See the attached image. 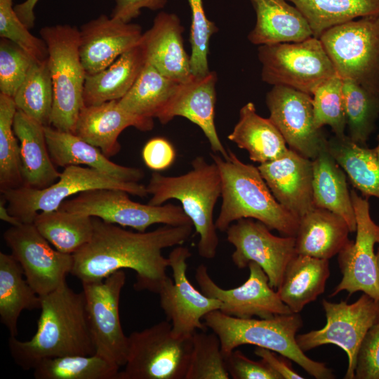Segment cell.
<instances>
[{
    "label": "cell",
    "instance_id": "obj_1",
    "mask_svg": "<svg viewBox=\"0 0 379 379\" xmlns=\"http://www.w3.org/2000/svg\"><path fill=\"white\" fill-rule=\"evenodd\" d=\"M91 240L73 254L70 274L81 283L101 281L124 269L136 273L134 288L158 294L168 280L165 248L180 246L191 237L193 225H164L149 232H131L92 217Z\"/></svg>",
    "mask_w": 379,
    "mask_h": 379
},
{
    "label": "cell",
    "instance_id": "obj_2",
    "mask_svg": "<svg viewBox=\"0 0 379 379\" xmlns=\"http://www.w3.org/2000/svg\"><path fill=\"white\" fill-rule=\"evenodd\" d=\"M41 314L29 340L8 338L11 357L25 371L46 359L95 354L83 291L77 293L67 282L41 297Z\"/></svg>",
    "mask_w": 379,
    "mask_h": 379
},
{
    "label": "cell",
    "instance_id": "obj_3",
    "mask_svg": "<svg viewBox=\"0 0 379 379\" xmlns=\"http://www.w3.org/2000/svg\"><path fill=\"white\" fill-rule=\"evenodd\" d=\"M227 150L226 158L211 154L218 168L222 185V204L215 222L217 230L225 232L235 221L252 218L270 230L295 237L300 219L277 201L258 167L242 162L233 152Z\"/></svg>",
    "mask_w": 379,
    "mask_h": 379
},
{
    "label": "cell",
    "instance_id": "obj_4",
    "mask_svg": "<svg viewBox=\"0 0 379 379\" xmlns=\"http://www.w3.org/2000/svg\"><path fill=\"white\" fill-rule=\"evenodd\" d=\"M151 194L148 204L162 205L177 199L199 234V255L205 259L215 257L219 244L213 211L221 197V178L216 164L198 156L192 161V169L178 176L154 172L146 186Z\"/></svg>",
    "mask_w": 379,
    "mask_h": 379
},
{
    "label": "cell",
    "instance_id": "obj_5",
    "mask_svg": "<svg viewBox=\"0 0 379 379\" xmlns=\"http://www.w3.org/2000/svg\"><path fill=\"white\" fill-rule=\"evenodd\" d=\"M203 320L205 326L218 336L224 357L239 346L253 345L293 361L317 379L335 378L332 370L324 363L310 359L298 345L297 333L303 324L299 313L242 319L218 310L207 314Z\"/></svg>",
    "mask_w": 379,
    "mask_h": 379
},
{
    "label": "cell",
    "instance_id": "obj_6",
    "mask_svg": "<svg viewBox=\"0 0 379 379\" xmlns=\"http://www.w3.org/2000/svg\"><path fill=\"white\" fill-rule=\"evenodd\" d=\"M39 33L47 47L53 88L51 126L74 133L84 107L86 77L79 53V29L69 25H56L44 27Z\"/></svg>",
    "mask_w": 379,
    "mask_h": 379
},
{
    "label": "cell",
    "instance_id": "obj_7",
    "mask_svg": "<svg viewBox=\"0 0 379 379\" xmlns=\"http://www.w3.org/2000/svg\"><path fill=\"white\" fill-rule=\"evenodd\" d=\"M319 39L342 79L379 96V14L333 27Z\"/></svg>",
    "mask_w": 379,
    "mask_h": 379
},
{
    "label": "cell",
    "instance_id": "obj_8",
    "mask_svg": "<svg viewBox=\"0 0 379 379\" xmlns=\"http://www.w3.org/2000/svg\"><path fill=\"white\" fill-rule=\"evenodd\" d=\"M101 188L118 189L131 195L145 197L146 186L138 182L117 180L89 167L70 165L65 167L58 180L44 189L22 186L1 192L9 212L22 223H33L42 211L59 209L68 197L80 192Z\"/></svg>",
    "mask_w": 379,
    "mask_h": 379
},
{
    "label": "cell",
    "instance_id": "obj_9",
    "mask_svg": "<svg viewBox=\"0 0 379 379\" xmlns=\"http://www.w3.org/2000/svg\"><path fill=\"white\" fill-rule=\"evenodd\" d=\"M262 80L312 95L315 89L338 74L319 38L261 45L258 48Z\"/></svg>",
    "mask_w": 379,
    "mask_h": 379
},
{
    "label": "cell",
    "instance_id": "obj_10",
    "mask_svg": "<svg viewBox=\"0 0 379 379\" xmlns=\"http://www.w3.org/2000/svg\"><path fill=\"white\" fill-rule=\"evenodd\" d=\"M191 348L192 336L175 337L168 320L132 332L117 379H185Z\"/></svg>",
    "mask_w": 379,
    "mask_h": 379
},
{
    "label": "cell",
    "instance_id": "obj_11",
    "mask_svg": "<svg viewBox=\"0 0 379 379\" xmlns=\"http://www.w3.org/2000/svg\"><path fill=\"white\" fill-rule=\"evenodd\" d=\"M128 192L101 188L80 192L66 199L59 209L99 218L109 223L145 232L154 224L173 226L192 224L182 208L173 204L153 206L131 200Z\"/></svg>",
    "mask_w": 379,
    "mask_h": 379
},
{
    "label": "cell",
    "instance_id": "obj_12",
    "mask_svg": "<svg viewBox=\"0 0 379 379\" xmlns=\"http://www.w3.org/2000/svg\"><path fill=\"white\" fill-rule=\"evenodd\" d=\"M322 306L326 319L325 326L297 335V344L304 352L324 345H337L347 357L344 378L354 379L358 351L367 331L378 319L379 301L363 293L352 303L324 299Z\"/></svg>",
    "mask_w": 379,
    "mask_h": 379
},
{
    "label": "cell",
    "instance_id": "obj_13",
    "mask_svg": "<svg viewBox=\"0 0 379 379\" xmlns=\"http://www.w3.org/2000/svg\"><path fill=\"white\" fill-rule=\"evenodd\" d=\"M126 279L121 270L101 281L81 283L95 354L119 368L126 363L128 349V336L124 333L119 317Z\"/></svg>",
    "mask_w": 379,
    "mask_h": 379
},
{
    "label": "cell",
    "instance_id": "obj_14",
    "mask_svg": "<svg viewBox=\"0 0 379 379\" xmlns=\"http://www.w3.org/2000/svg\"><path fill=\"white\" fill-rule=\"evenodd\" d=\"M357 229L350 240L338 254L342 279L330 296L343 291L350 295L361 291L379 301V268L374 246L379 244V225L371 218L368 198L351 190Z\"/></svg>",
    "mask_w": 379,
    "mask_h": 379
},
{
    "label": "cell",
    "instance_id": "obj_15",
    "mask_svg": "<svg viewBox=\"0 0 379 379\" xmlns=\"http://www.w3.org/2000/svg\"><path fill=\"white\" fill-rule=\"evenodd\" d=\"M3 238L21 265L26 280L40 297L66 283L72 269L73 255L52 248L33 223L11 226Z\"/></svg>",
    "mask_w": 379,
    "mask_h": 379
},
{
    "label": "cell",
    "instance_id": "obj_16",
    "mask_svg": "<svg viewBox=\"0 0 379 379\" xmlns=\"http://www.w3.org/2000/svg\"><path fill=\"white\" fill-rule=\"evenodd\" d=\"M191 255L182 245L172 250L168 258L173 279L169 277L158 293L160 306L176 338H190L197 331H204L206 326L201 320L222 306L218 299L197 290L188 279L187 260Z\"/></svg>",
    "mask_w": 379,
    "mask_h": 379
},
{
    "label": "cell",
    "instance_id": "obj_17",
    "mask_svg": "<svg viewBox=\"0 0 379 379\" xmlns=\"http://www.w3.org/2000/svg\"><path fill=\"white\" fill-rule=\"evenodd\" d=\"M225 232L227 241L234 247L233 264L244 269L251 262L257 263L277 291L288 262L297 255L295 237L275 236L265 224L252 218L235 221Z\"/></svg>",
    "mask_w": 379,
    "mask_h": 379
},
{
    "label": "cell",
    "instance_id": "obj_18",
    "mask_svg": "<svg viewBox=\"0 0 379 379\" xmlns=\"http://www.w3.org/2000/svg\"><path fill=\"white\" fill-rule=\"evenodd\" d=\"M248 267L249 276L246 281L230 289L218 286L204 264L197 267L194 277L201 292L218 299L222 304L219 310L229 316L242 319L270 318L293 313L277 291L270 286L262 267L253 262H250Z\"/></svg>",
    "mask_w": 379,
    "mask_h": 379
},
{
    "label": "cell",
    "instance_id": "obj_19",
    "mask_svg": "<svg viewBox=\"0 0 379 379\" xmlns=\"http://www.w3.org/2000/svg\"><path fill=\"white\" fill-rule=\"evenodd\" d=\"M265 101L269 119L290 149L312 160L326 147L322 129L314 125L312 95L286 86H273Z\"/></svg>",
    "mask_w": 379,
    "mask_h": 379
},
{
    "label": "cell",
    "instance_id": "obj_20",
    "mask_svg": "<svg viewBox=\"0 0 379 379\" xmlns=\"http://www.w3.org/2000/svg\"><path fill=\"white\" fill-rule=\"evenodd\" d=\"M142 34L139 25L104 14L84 24L79 29V53L86 75L105 69L138 45Z\"/></svg>",
    "mask_w": 379,
    "mask_h": 379
},
{
    "label": "cell",
    "instance_id": "obj_21",
    "mask_svg": "<svg viewBox=\"0 0 379 379\" xmlns=\"http://www.w3.org/2000/svg\"><path fill=\"white\" fill-rule=\"evenodd\" d=\"M218 76L215 71L180 83L171 101L158 119L166 124L175 117L187 119L197 125L209 142L211 150L223 158L228 155L218 136L215 122Z\"/></svg>",
    "mask_w": 379,
    "mask_h": 379
},
{
    "label": "cell",
    "instance_id": "obj_22",
    "mask_svg": "<svg viewBox=\"0 0 379 379\" xmlns=\"http://www.w3.org/2000/svg\"><path fill=\"white\" fill-rule=\"evenodd\" d=\"M258 168L277 201L299 219L315 207L312 159L289 148L284 157Z\"/></svg>",
    "mask_w": 379,
    "mask_h": 379
},
{
    "label": "cell",
    "instance_id": "obj_23",
    "mask_svg": "<svg viewBox=\"0 0 379 379\" xmlns=\"http://www.w3.org/2000/svg\"><path fill=\"white\" fill-rule=\"evenodd\" d=\"M184 29L176 14L161 11L140 41L146 62L178 83L186 82L192 77L190 55L184 46Z\"/></svg>",
    "mask_w": 379,
    "mask_h": 379
},
{
    "label": "cell",
    "instance_id": "obj_24",
    "mask_svg": "<svg viewBox=\"0 0 379 379\" xmlns=\"http://www.w3.org/2000/svg\"><path fill=\"white\" fill-rule=\"evenodd\" d=\"M128 127L142 131H150L154 127L153 119L132 114L124 110L118 100H113L100 105H84L74 133L98 147L109 158L121 150L118 138Z\"/></svg>",
    "mask_w": 379,
    "mask_h": 379
},
{
    "label": "cell",
    "instance_id": "obj_25",
    "mask_svg": "<svg viewBox=\"0 0 379 379\" xmlns=\"http://www.w3.org/2000/svg\"><path fill=\"white\" fill-rule=\"evenodd\" d=\"M47 146L55 165L66 167L85 165L125 182H138L145 173L138 168L125 166L112 162L97 147L77 135L62 131L51 126H44Z\"/></svg>",
    "mask_w": 379,
    "mask_h": 379
},
{
    "label": "cell",
    "instance_id": "obj_26",
    "mask_svg": "<svg viewBox=\"0 0 379 379\" xmlns=\"http://www.w3.org/2000/svg\"><path fill=\"white\" fill-rule=\"evenodd\" d=\"M13 126L20 145L23 186L44 189L55 182L60 173L48 152L44 126L17 109Z\"/></svg>",
    "mask_w": 379,
    "mask_h": 379
},
{
    "label": "cell",
    "instance_id": "obj_27",
    "mask_svg": "<svg viewBox=\"0 0 379 379\" xmlns=\"http://www.w3.org/2000/svg\"><path fill=\"white\" fill-rule=\"evenodd\" d=\"M255 24L248 35L255 45L298 42L312 36L308 22L287 0H249Z\"/></svg>",
    "mask_w": 379,
    "mask_h": 379
},
{
    "label": "cell",
    "instance_id": "obj_28",
    "mask_svg": "<svg viewBox=\"0 0 379 379\" xmlns=\"http://www.w3.org/2000/svg\"><path fill=\"white\" fill-rule=\"evenodd\" d=\"M350 232L343 217L314 207L300 218L295 236L296 254L329 260L350 241Z\"/></svg>",
    "mask_w": 379,
    "mask_h": 379
},
{
    "label": "cell",
    "instance_id": "obj_29",
    "mask_svg": "<svg viewBox=\"0 0 379 379\" xmlns=\"http://www.w3.org/2000/svg\"><path fill=\"white\" fill-rule=\"evenodd\" d=\"M227 138L260 164L279 159L289 150L278 128L269 118L257 113L252 102L240 109L239 120Z\"/></svg>",
    "mask_w": 379,
    "mask_h": 379
},
{
    "label": "cell",
    "instance_id": "obj_30",
    "mask_svg": "<svg viewBox=\"0 0 379 379\" xmlns=\"http://www.w3.org/2000/svg\"><path fill=\"white\" fill-rule=\"evenodd\" d=\"M139 44L120 55L100 72L86 75L83 98L85 106L119 100L131 88L146 64Z\"/></svg>",
    "mask_w": 379,
    "mask_h": 379
},
{
    "label": "cell",
    "instance_id": "obj_31",
    "mask_svg": "<svg viewBox=\"0 0 379 379\" xmlns=\"http://www.w3.org/2000/svg\"><path fill=\"white\" fill-rule=\"evenodd\" d=\"M312 161L314 206L340 215L347 222L350 232H356L355 213L345 171L326 147Z\"/></svg>",
    "mask_w": 379,
    "mask_h": 379
},
{
    "label": "cell",
    "instance_id": "obj_32",
    "mask_svg": "<svg viewBox=\"0 0 379 379\" xmlns=\"http://www.w3.org/2000/svg\"><path fill=\"white\" fill-rule=\"evenodd\" d=\"M330 274L328 260L296 255L288 262L277 292L293 313H300L324 292Z\"/></svg>",
    "mask_w": 379,
    "mask_h": 379
},
{
    "label": "cell",
    "instance_id": "obj_33",
    "mask_svg": "<svg viewBox=\"0 0 379 379\" xmlns=\"http://www.w3.org/2000/svg\"><path fill=\"white\" fill-rule=\"evenodd\" d=\"M326 148L361 196L379 199V159L374 148L360 145L345 134L327 139Z\"/></svg>",
    "mask_w": 379,
    "mask_h": 379
},
{
    "label": "cell",
    "instance_id": "obj_34",
    "mask_svg": "<svg viewBox=\"0 0 379 379\" xmlns=\"http://www.w3.org/2000/svg\"><path fill=\"white\" fill-rule=\"evenodd\" d=\"M20 263L11 254L0 253V321L10 333L18 335V321L23 310L41 309V298L23 279Z\"/></svg>",
    "mask_w": 379,
    "mask_h": 379
},
{
    "label": "cell",
    "instance_id": "obj_35",
    "mask_svg": "<svg viewBox=\"0 0 379 379\" xmlns=\"http://www.w3.org/2000/svg\"><path fill=\"white\" fill-rule=\"evenodd\" d=\"M179 84L146 62L131 88L118 102L124 110L132 114L159 119Z\"/></svg>",
    "mask_w": 379,
    "mask_h": 379
},
{
    "label": "cell",
    "instance_id": "obj_36",
    "mask_svg": "<svg viewBox=\"0 0 379 379\" xmlns=\"http://www.w3.org/2000/svg\"><path fill=\"white\" fill-rule=\"evenodd\" d=\"M33 224L55 249L72 255L91 240L93 232L92 217L61 209L38 213Z\"/></svg>",
    "mask_w": 379,
    "mask_h": 379
},
{
    "label": "cell",
    "instance_id": "obj_37",
    "mask_svg": "<svg viewBox=\"0 0 379 379\" xmlns=\"http://www.w3.org/2000/svg\"><path fill=\"white\" fill-rule=\"evenodd\" d=\"M306 19L316 38L346 22L379 14V0H287Z\"/></svg>",
    "mask_w": 379,
    "mask_h": 379
},
{
    "label": "cell",
    "instance_id": "obj_38",
    "mask_svg": "<svg viewBox=\"0 0 379 379\" xmlns=\"http://www.w3.org/2000/svg\"><path fill=\"white\" fill-rule=\"evenodd\" d=\"M33 371L35 379H117L120 368L94 354L46 359Z\"/></svg>",
    "mask_w": 379,
    "mask_h": 379
},
{
    "label": "cell",
    "instance_id": "obj_39",
    "mask_svg": "<svg viewBox=\"0 0 379 379\" xmlns=\"http://www.w3.org/2000/svg\"><path fill=\"white\" fill-rule=\"evenodd\" d=\"M343 95L348 136L367 146L379 118V96L350 79H343Z\"/></svg>",
    "mask_w": 379,
    "mask_h": 379
},
{
    "label": "cell",
    "instance_id": "obj_40",
    "mask_svg": "<svg viewBox=\"0 0 379 379\" xmlns=\"http://www.w3.org/2000/svg\"><path fill=\"white\" fill-rule=\"evenodd\" d=\"M13 100L18 110L44 126L51 125L53 88L48 59L34 62Z\"/></svg>",
    "mask_w": 379,
    "mask_h": 379
},
{
    "label": "cell",
    "instance_id": "obj_41",
    "mask_svg": "<svg viewBox=\"0 0 379 379\" xmlns=\"http://www.w3.org/2000/svg\"><path fill=\"white\" fill-rule=\"evenodd\" d=\"M17 107L12 97L0 93V190L23 186L20 150L13 131Z\"/></svg>",
    "mask_w": 379,
    "mask_h": 379
},
{
    "label": "cell",
    "instance_id": "obj_42",
    "mask_svg": "<svg viewBox=\"0 0 379 379\" xmlns=\"http://www.w3.org/2000/svg\"><path fill=\"white\" fill-rule=\"evenodd\" d=\"M229 378L218 336L213 332H194L185 379Z\"/></svg>",
    "mask_w": 379,
    "mask_h": 379
},
{
    "label": "cell",
    "instance_id": "obj_43",
    "mask_svg": "<svg viewBox=\"0 0 379 379\" xmlns=\"http://www.w3.org/2000/svg\"><path fill=\"white\" fill-rule=\"evenodd\" d=\"M314 125L317 129L331 126L335 135H345L346 119L343 79L338 75L320 84L312 94Z\"/></svg>",
    "mask_w": 379,
    "mask_h": 379
},
{
    "label": "cell",
    "instance_id": "obj_44",
    "mask_svg": "<svg viewBox=\"0 0 379 379\" xmlns=\"http://www.w3.org/2000/svg\"><path fill=\"white\" fill-rule=\"evenodd\" d=\"M191 11L190 66L192 74L202 77L208 74V55L211 37L218 31L216 25L206 16L203 0H188Z\"/></svg>",
    "mask_w": 379,
    "mask_h": 379
},
{
    "label": "cell",
    "instance_id": "obj_45",
    "mask_svg": "<svg viewBox=\"0 0 379 379\" xmlns=\"http://www.w3.org/2000/svg\"><path fill=\"white\" fill-rule=\"evenodd\" d=\"M13 0H0V36L22 48L36 62L48 58L46 43L32 34L20 20L13 6Z\"/></svg>",
    "mask_w": 379,
    "mask_h": 379
},
{
    "label": "cell",
    "instance_id": "obj_46",
    "mask_svg": "<svg viewBox=\"0 0 379 379\" xmlns=\"http://www.w3.org/2000/svg\"><path fill=\"white\" fill-rule=\"evenodd\" d=\"M36 61L14 42L1 38L0 42V91L15 96Z\"/></svg>",
    "mask_w": 379,
    "mask_h": 379
},
{
    "label": "cell",
    "instance_id": "obj_47",
    "mask_svg": "<svg viewBox=\"0 0 379 379\" xmlns=\"http://www.w3.org/2000/svg\"><path fill=\"white\" fill-rule=\"evenodd\" d=\"M354 379H379V314L359 347Z\"/></svg>",
    "mask_w": 379,
    "mask_h": 379
},
{
    "label": "cell",
    "instance_id": "obj_48",
    "mask_svg": "<svg viewBox=\"0 0 379 379\" xmlns=\"http://www.w3.org/2000/svg\"><path fill=\"white\" fill-rule=\"evenodd\" d=\"M226 368L233 379H281L261 359L253 361L240 350H234L225 357Z\"/></svg>",
    "mask_w": 379,
    "mask_h": 379
},
{
    "label": "cell",
    "instance_id": "obj_49",
    "mask_svg": "<svg viewBox=\"0 0 379 379\" xmlns=\"http://www.w3.org/2000/svg\"><path fill=\"white\" fill-rule=\"evenodd\" d=\"M142 157L149 168L159 171L166 169L173 164L175 151L168 140L156 137L146 142L142 151Z\"/></svg>",
    "mask_w": 379,
    "mask_h": 379
},
{
    "label": "cell",
    "instance_id": "obj_50",
    "mask_svg": "<svg viewBox=\"0 0 379 379\" xmlns=\"http://www.w3.org/2000/svg\"><path fill=\"white\" fill-rule=\"evenodd\" d=\"M111 17L126 22L137 18L142 8L158 11L164 8L168 0H114Z\"/></svg>",
    "mask_w": 379,
    "mask_h": 379
},
{
    "label": "cell",
    "instance_id": "obj_51",
    "mask_svg": "<svg viewBox=\"0 0 379 379\" xmlns=\"http://www.w3.org/2000/svg\"><path fill=\"white\" fill-rule=\"evenodd\" d=\"M254 353L274 371L281 379L304 378L293 368L290 362L285 359L286 357L279 356L277 352L257 347Z\"/></svg>",
    "mask_w": 379,
    "mask_h": 379
},
{
    "label": "cell",
    "instance_id": "obj_52",
    "mask_svg": "<svg viewBox=\"0 0 379 379\" xmlns=\"http://www.w3.org/2000/svg\"><path fill=\"white\" fill-rule=\"evenodd\" d=\"M39 0H25L14 6V10L20 20L29 28L34 25V8Z\"/></svg>",
    "mask_w": 379,
    "mask_h": 379
},
{
    "label": "cell",
    "instance_id": "obj_53",
    "mask_svg": "<svg viewBox=\"0 0 379 379\" xmlns=\"http://www.w3.org/2000/svg\"><path fill=\"white\" fill-rule=\"evenodd\" d=\"M6 200L3 197V199L0 200V219L11 226H17L22 222L14 215H13L8 211V207L6 206Z\"/></svg>",
    "mask_w": 379,
    "mask_h": 379
},
{
    "label": "cell",
    "instance_id": "obj_54",
    "mask_svg": "<svg viewBox=\"0 0 379 379\" xmlns=\"http://www.w3.org/2000/svg\"><path fill=\"white\" fill-rule=\"evenodd\" d=\"M377 140H378V145H377V146L374 148V150H375V153H376V155H377V157H378V159H379V134H378V137H377Z\"/></svg>",
    "mask_w": 379,
    "mask_h": 379
},
{
    "label": "cell",
    "instance_id": "obj_55",
    "mask_svg": "<svg viewBox=\"0 0 379 379\" xmlns=\"http://www.w3.org/2000/svg\"><path fill=\"white\" fill-rule=\"evenodd\" d=\"M376 254V258H377V262H378V267L379 268V248L377 251V253H375Z\"/></svg>",
    "mask_w": 379,
    "mask_h": 379
}]
</instances>
